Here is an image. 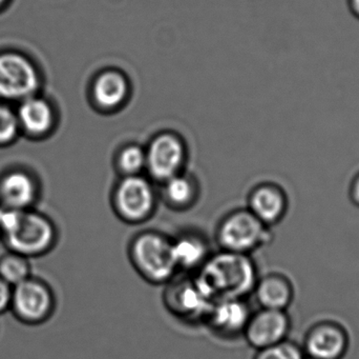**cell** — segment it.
Instances as JSON below:
<instances>
[{
	"instance_id": "obj_20",
	"label": "cell",
	"mask_w": 359,
	"mask_h": 359,
	"mask_svg": "<svg viewBox=\"0 0 359 359\" xmlns=\"http://www.w3.org/2000/svg\"><path fill=\"white\" fill-rule=\"evenodd\" d=\"M32 275L31 259L10 250L0 255V278L11 286L15 287Z\"/></svg>"
},
{
	"instance_id": "obj_13",
	"label": "cell",
	"mask_w": 359,
	"mask_h": 359,
	"mask_svg": "<svg viewBox=\"0 0 359 359\" xmlns=\"http://www.w3.org/2000/svg\"><path fill=\"white\" fill-rule=\"evenodd\" d=\"M39 188L34 177L23 170H11L0 177V208L25 211L34 209Z\"/></svg>"
},
{
	"instance_id": "obj_6",
	"label": "cell",
	"mask_w": 359,
	"mask_h": 359,
	"mask_svg": "<svg viewBox=\"0 0 359 359\" xmlns=\"http://www.w3.org/2000/svg\"><path fill=\"white\" fill-rule=\"evenodd\" d=\"M162 301L166 311L186 325L204 324L213 301L194 275L178 274L164 286Z\"/></svg>"
},
{
	"instance_id": "obj_27",
	"label": "cell",
	"mask_w": 359,
	"mask_h": 359,
	"mask_svg": "<svg viewBox=\"0 0 359 359\" xmlns=\"http://www.w3.org/2000/svg\"><path fill=\"white\" fill-rule=\"evenodd\" d=\"M4 1H6V0H0V6H2V4H4Z\"/></svg>"
},
{
	"instance_id": "obj_22",
	"label": "cell",
	"mask_w": 359,
	"mask_h": 359,
	"mask_svg": "<svg viewBox=\"0 0 359 359\" xmlns=\"http://www.w3.org/2000/svg\"><path fill=\"white\" fill-rule=\"evenodd\" d=\"M20 132L16 111L8 105L0 103V145L14 143Z\"/></svg>"
},
{
	"instance_id": "obj_5",
	"label": "cell",
	"mask_w": 359,
	"mask_h": 359,
	"mask_svg": "<svg viewBox=\"0 0 359 359\" xmlns=\"http://www.w3.org/2000/svg\"><path fill=\"white\" fill-rule=\"evenodd\" d=\"M56 309V293L43 278L33 274L13 287L10 312L20 324L41 326L54 316Z\"/></svg>"
},
{
	"instance_id": "obj_14",
	"label": "cell",
	"mask_w": 359,
	"mask_h": 359,
	"mask_svg": "<svg viewBox=\"0 0 359 359\" xmlns=\"http://www.w3.org/2000/svg\"><path fill=\"white\" fill-rule=\"evenodd\" d=\"M16 114L20 131L34 138L48 134L56 122L54 107L38 94L20 101Z\"/></svg>"
},
{
	"instance_id": "obj_10",
	"label": "cell",
	"mask_w": 359,
	"mask_h": 359,
	"mask_svg": "<svg viewBox=\"0 0 359 359\" xmlns=\"http://www.w3.org/2000/svg\"><path fill=\"white\" fill-rule=\"evenodd\" d=\"M145 153L149 175L162 183L179 174L186 155L183 141L172 133H162L156 136Z\"/></svg>"
},
{
	"instance_id": "obj_21",
	"label": "cell",
	"mask_w": 359,
	"mask_h": 359,
	"mask_svg": "<svg viewBox=\"0 0 359 359\" xmlns=\"http://www.w3.org/2000/svg\"><path fill=\"white\" fill-rule=\"evenodd\" d=\"M117 164L126 176L140 174L143 169H147L145 150L138 145L123 148L118 155Z\"/></svg>"
},
{
	"instance_id": "obj_8",
	"label": "cell",
	"mask_w": 359,
	"mask_h": 359,
	"mask_svg": "<svg viewBox=\"0 0 359 359\" xmlns=\"http://www.w3.org/2000/svg\"><path fill=\"white\" fill-rule=\"evenodd\" d=\"M113 207L123 223L140 225L153 217L157 208V194L144 177L126 176L114 192Z\"/></svg>"
},
{
	"instance_id": "obj_12",
	"label": "cell",
	"mask_w": 359,
	"mask_h": 359,
	"mask_svg": "<svg viewBox=\"0 0 359 359\" xmlns=\"http://www.w3.org/2000/svg\"><path fill=\"white\" fill-rule=\"evenodd\" d=\"M172 251L179 274L186 275L198 273L215 252L209 238L196 229H185L172 236Z\"/></svg>"
},
{
	"instance_id": "obj_17",
	"label": "cell",
	"mask_w": 359,
	"mask_h": 359,
	"mask_svg": "<svg viewBox=\"0 0 359 359\" xmlns=\"http://www.w3.org/2000/svg\"><path fill=\"white\" fill-rule=\"evenodd\" d=\"M130 84L126 76L115 70L102 72L93 84L95 103L104 110L117 109L126 103Z\"/></svg>"
},
{
	"instance_id": "obj_29",
	"label": "cell",
	"mask_w": 359,
	"mask_h": 359,
	"mask_svg": "<svg viewBox=\"0 0 359 359\" xmlns=\"http://www.w3.org/2000/svg\"><path fill=\"white\" fill-rule=\"evenodd\" d=\"M0 244H1V242H0Z\"/></svg>"
},
{
	"instance_id": "obj_1",
	"label": "cell",
	"mask_w": 359,
	"mask_h": 359,
	"mask_svg": "<svg viewBox=\"0 0 359 359\" xmlns=\"http://www.w3.org/2000/svg\"><path fill=\"white\" fill-rule=\"evenodd\" d=\"M194 278L215 303L221 299H247L255 290L259 271L251 255L219 250L211 254Z\"/></svg>"
},
{
	"instance_id": "obj_2",
	"label": "cell",
	"mask_w": 359,
	"mask_h": 359,
	"mask_svg": "<svg viewBox=\"0 0 359 359\" xmlns=\"http://www.w3.org/2000/svg\"><path fill=\"white\" fill-rule=\"evenodd\" d=\"M0 242L6 250L27 259L50 254L59 242L56 223L34 209L25 211L0 208Z\"/></svg>"
},
{
	"instance_id": "obj_23",
	"label": "cell",
	"mask_w": 359,
	"mask_h": 359,
	"mask_svg": "<svg viewBox=\"0 0 359 359\" xmlns=\"http://www.w3.org/2000/svg\"><path fill=\"white\" fill-rule=\"evenodd\" d=\"M302 350L294 344L284 341L278 345L257 350L253 359H304Z\"/></svg>"
},
{
	"instance_id": "obj_11",
	"label": "cell",
	"mask_w": 359,
	"mask_h": 359,
	"mask_svg": "<svg viewBox=\"0 0 359 359\" xmlns=\"http://www.w3.org/2000/svg\"><path fill=\"white\" fill-rule=\"evenodd\" d=\"M289 331L290 320L286 311L259 308L251 314L243 337L257 351L286 341Z\"/></svg>"
},
{
	"instance_id": "obj_19",
	"label": "cell",
	"mask_w": 359,
	"mask_h": 359,
	"mask_svg": "<svg viewBox=\"0 0 359 359\" xmlns=\"http://www.w3.org/2000/svg\"><path fill=\"white\" fill-rule=\"evenodd\" d=\"M163 183L164 202L170 208L183 211L194 206L196 189L191 179L179 173Z\"/></svg>"
},
{
	"instance_id": "obj_3",
	"label": "cell",
	"mask_w": 359,
	"mask_h": 359,
	"mask_svg": "<svg viewBox=\"0 0 359 359\" xmlns=\"http://www.w3.org/2000/svg\"><path fill=\"white\" fill-rule=\"evenodd\" d=\"M128 257L137 274L153 286H165L179 274L172 256V236L158 230H144L133 236Z\"/></svg>"
},
{
	"instance_id": "obj_15",
	"label": "cell",
	"mask_w": 359,
	"mask_h": 359,
	"mask_svg": "<svg viewBox=\"0 0 359 359\" xmlns=\"http://www.w3.org/2000/svg\"><path fill=\"white\" fill-rule=\"evenodd\" d=\"M287 206L284 191L273 185H259L253 190L248 200V210L269 228L282 221Z\"/></svg>"
},
{
	"instance_id": "obj_4",
	"label": "cell",
	"mask_w": 359,
	"mask_h": 359,
	"mask_svg": "<svg viewBox=\"0 0 359 359\" xmlns=\"http://www.w3.org/2000/svg\"><path fill=\"white\" fill-rule=\"evenodd\" d=\"M269 227L248 209L232 211L217 226L215 242L219 250L251 255L269 242Z\"/></svg>"
},
{
	"instance_id": "obj_18",
	"label": "cell",
	"mask_w": 359,
	"mask_h": 359,
	"mask_svg": "<svg viewBox=\"0 0 359 359\" xmlns=\"http://www.w3.org/2000/svg\"><path fill=\"white\" fill-rule=\"evenodd\" d=\"M252 294L259 308L282 311H286L293 299L290 282L284 276L276 273L259 278Z\"/></svg>"
},
{
	"instance_id": "obj_26",
	"label": "cell",
	"mask_w": 359,
	"mask_h": 359,
	"mask_svg": "<svg viewBox=\"0 0 359 359\" xmlns=\"http://www.w3.org/2000/svg\"><path fill=\"white\" fill-rule=\"evenodd\" d=\"M351 8L359 18V0H351Z\"/></svg>"
},
{
	"instance_id": "obj_25",
	"label": "cell",
	"mask_w": 359,
	"mask_h": 359,
	"mask_svg": "<svg viewBox=\"0 0 359 359\" xmlns=\"http://www.w3.org/2000/svg\"><path fill=\"white\" fill-rule=\"evenodd\" d=\"M350 194H351V198L354 204H358L359 207V174L356 175L353 183H352Z\"/></svg>"
},
{
	"instance_id": "obj_28",
	"label": "cell",
	"mask_w": 359,
	"mask_h": 359,
	"mask_svg": "<svg viewBox=\"0 0 359 359\" xmlns=\"http://www.w3.org/2000/svg\"><path fill=\"white\" fill-rule=\"evenodd\" d=\"M304 359H314V358H304Z\"/></svg>"
},
{
	"instance_id": "obj_7",
	"label": "cell",
	"mask_w": 359,
	"mask_h": 359,
	"mask_svg": "<svg viewBox=\"0 0 359 359\" xmlns=\"http://www.w3.org/2000/svg\"><path fill=\"white\" fill-rule=\"evenodd\" d=\"M40 86L41 75L31 58L17 51L0 52V99L20 103Z\"/></svg>"
},
{
	"instance_id": "obj_24",
	"label": "cell",
	"mask_w": 359,
	"mask_h": 359,
	"mask_svg": "<svg viewBox=\"0 0 359 359\" xmlns=\"http://www.w3.org/2000/svg\"><path fill=\"white\" fill-rule=\"evenodd\" d=\"M13 287L0 278V315L10 312Z\"/></svg>"
},
{
	"instance_id": "obj_9",
	"label": "cell",
	"mask_w": 359,
	"mask_h": 359,
	"mask_svg": "<svg viewBox=\"0 0 359 359\" xmlns=\"http://www.w3.org/2000/svg\"><path fill=\"white\" fill-rule=\"evenodd\" d=\"M252 312L247 299H221L212 303L203 325L217 339L234 341L244 335Z\"/></svg>"
},
{
	"instance_id": "obj_16",
	"label": "cell",
	"mask_w": 359,
	"mask_h": 359,
	"mask_svg": "<svg viewBox=\"0 0 359 359\" xmlns=\"http://www.w3.org/2000/svg\"><path fill=\"white\" fill-rule=\"evenodd\" d=\"M347 350V337L335 325H320L308 335L306 351L314 359H341Z\"/></svg>"
}]
</instances>
